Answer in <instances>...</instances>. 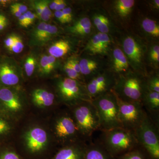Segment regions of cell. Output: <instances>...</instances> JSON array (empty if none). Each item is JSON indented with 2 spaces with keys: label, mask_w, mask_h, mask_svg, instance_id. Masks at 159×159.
Wrapping results in <instances>:
<instances>
[{
  "label": "cell",
  "mask_w": 159,
  "mask_h": 159,
  "mask_svg": "<svg viewBox=\"0 0 159 159\" xmlns=\"http://www.w3.org/2000/svg\"><path fill=\"white\" fill-rule=\"evenodd\" d=\"M7 18L5 16L2 14H0V24H1L4 21L7 20Z\"/></svg>",
  "instance_id": "48"
},
{
  "label": "cell",
  "mask_w": 159,
  "mask_h": 159,
  "mask_svg": "<svg viewBox=\"0 0 159 159\" xmlns=\"http://www.w3.org/2000/svg\"><path fill=\"white\" fill-rule=\"evenodd\" d=\"M54 133L57 139L67 144L80 141L82 138L72 115L65 114L56 119Z\"/></svg>",
  "instance_id": "9"
},
{
  "label": "cell",
  "mask_w": 159,
  "mask_h": 159,
  "mask_svg": "<svg viewBox=\"0 0 159 159\" xmlns=\"http://www.w3.org/2000/svg\"><path fill=\"white\" fill-rule=\"evenodd\" d=\"M12 6L15 7L20 13L23 14L27 12L28 10V7L24 4L20 3H15L12 4Z\"/></svg>",
  "instance_id": "41"
},
{
  "label": "cell",
  "mask_w": 159,
  "mask_h": 159,
  "mask_svg": "<svg viewBox=\"0 0 159 159\" xmlns=\"http://www.w3.org/2000/svg\"><path fill=\"white\" fill-rule=\"evenodd\" d=\"M60 0H54L49 4V8L51 10H55L58 4H59Z\"/></svg>",
  "instance_id": "46"
},
{
  "label": "cell",
  "mask_w": 159,
  "mask_h": 159,
  "mask_svg": "<svg viewBox=\"0 0 159 159\" xmlns=\"http://www.w3.org/2000/svg\"><path fill=\"white\" fill-rule=\"evenodd\" d=\"M93 22L94 25L100 33L107 34L109 31V20L105 16L100 14L95 15Z\"/></svg>",
  "instance_id": "29"
},
{
  "label": "cell",
  "mask_w": 159,
  "mask_h": 159,
  "mask_svg": "<svg viewBox=\"0 0 159 159\" xmlns=\"http://www.w3.org/2000/svg\"><path fill=\"white\" fill-rule=\"evenodd\" d=\"M64 71L65 73L66 74L67 77L70 78L71 79L75 80L80 82L84 83V80L81 77L80 74H78L75 70L73 69V68L71 66L68 61H67L64 65L63 67Z\"/></svg>",
  "instance_id": "30"
},
{
  "label": "cell",
  "mask_w": 159,
  "mask_h": 159,
  "mask_svg": "<svg viewBox=\"0 0 159 159\" xmlns=\"http://www.w3.org/2000/svg\"><path fill=\"white\" fill-rule=\"evenodd\" d=\"M24 138L26 148L32 153L43 151L48 143V133L40 127L35 126L30 129L26 132Z\"/></svg>",
  "instance_id": "12"
},
{
  "label": "cell",
  "mask_w": 159,
  "mask_h": 159,
  "mask_svg": "<svg viewBox=\"0 0 159 159\" xmlns=\"http://www.w3.org/2000/svg\"><path fill=\"white\" fill-rule=\"evenodd\" d=\"M92 102L98 113L101 131L122 127L116 97L112 91L93 99Z\"/></svg>",
  "instance_id": "4"
},
{
  "label": "cell",
  "mask_w": 159,
  "mask_h": 159,
  "mask_svg": "<svg viewBox=\"0 0 159 159\" xmlns=\"http://www.w3.org/2000/svg\"><path fill=\"white\" fill-rule=\"evenodd\" d=\"M71 107L72 116L83 139H90L95 131L100 130L99 116L92 101H83Z\"/></svg>",
  "instance_id": "3"
},
{
  "label": "cell",
  "mask_w": 159,
  "mask_h": 159,
  "mask_svg": "<svg viewBox=\"0 0 159 159\" xmlns=\"http://www.w3.org/2000/svg\"><path fill=\"white\" fill-rule=\"evenodd\" d=\"M116 159H151L141 145L117 157Z\"/></svg>",
  "instance_id": "27"
},
{
  "label": "cell",
  "mask_w": 159,
  "mask_h": 159,
  "mask_svg": "<svg viewBox=\"0 0 159 159\" xmlns=\"http://www.w3.org/2000/svg\"><path fill=\"white\" fill-rule=\"evenodd\" d=\"M11 130L12 125L10 119L0 112V143L9 136Z\"/></svg>",
  "instance_id": "26"
},
{
  "label": "cell",
  "mask_w": 159,
  "mask_h": 159,
  "mask_svg": "<svg viewBox=\"0 0 159 159\" xmlns=\"http://www.w3.org/2000/svg\"><path fill=\"white\" fill-rule=\"evenodd\" d=\"M146 79L147 89L149 90L159 93V77L157 74L152 75Z\"/></svg>",
  "instance_id": "32"
},
{
  "label": "cell",
  "mask_w": 159,
  "mask_h": 159,
  "mask_svg": "<svg viewBox=\"0 0 159 159\" xmlns=\"http://www.w3.org/2000/svg\"><path fill=\"white\" fill-rule=\"evenodd\" d=\"M111 45V39L107 34L99 32L89 41L85 49L92 54H104L108 53Z\"/></svg>",
  "instance_id": "16"
},
{
  "label": "cell",
  "mask_w": 159,
  "mask_h": 159,
  "mask_svg": "<svg viewBox=\"0 0 159 159\" xmlns=\"http://www.w3.org/2000/svg\"><path fill=\"white\" fill-rule=\"evenodd\" d=\"M116 78L107 73L97 74L85 83L86 89L92 100L112 90Z\"/></svg>",
  "instance_id": "11"
},
{
  "label": "cell",
  "mask_w": 159,
  "mask_h": 159,
  "mask_svg": "<svg viewBox=\"0 0 159 159\" xmlns=\"http://www.w3.org/2000/svg\"><path fill=\"white\" fill-rule=\"evenodd\" d=\"M79 64L81 75L88 77L89 80L97 74L96 72L99 64L94 60L91 58H83L80 61Z\"/></svg>",
  "instance_id": "22"
},
{
  "label": "cell",
  "mask_w": 159,
  "mask_h": 159,
  "mask_svg": "<svg viewBox=\"0 0 159 159\" xmlns=\"http://www.w3.org/2000/svg\"><path fill=\"white\" fill-rule=\"evenodd\" d=\"M67 61H68L70 64L71 66L73 68V69H74L78 74L81 75V74H80V66L79 61L77 60V58H74V57H71L70 58H69V59Z\"/></svg>",
  "instance_id": "38"
},
{
  "label": "cell",
  "mask_w": 159,
  "mask_h": 159,
  "mask_svg": "<svg viewBox=\"0 0 159 159\" xmlns=\"http://www.w3.org/2000/svg\"><path fill=\"white\" fill-rule=\"evenodd\" d=\"M24 103L20 96L11 88L0 86V112L9 119L23 111Z\"/></svg>",
  "instance_id": "8"
},
{
  "label": "cell",
  "mask_w": 159,
  "mask_h": 159,
  "mask_svg": "<svg viewBox=\"0 0 159 159\" xmlns=\"http://www.w3.org/2000/svg\"><path fill=\"white\" fill-rule=\"evenodd\" d=\"M7 23H8V21H7V20L4 21H3L0 24V31L4 30L6 28V27L7 25Z\"/></svg>",
  "instance_id": "47"
},
{
  "label": "cell",
  "mask_w": 159,
  "mask_h": 159,
  "mask_svg": "<svg viewBox=\"0 0 159 159\" xmlns=\"http://www.w3.org/2000/svg\"><path fill=\"white\" fill-rule=\"evenodd\" d=\"M24 48V44L21 38L15 34L14 43L9 51L16 54L22 52Z\"/></svg>",
  "instance_id": "35"
},
{
  "label": "cell",
  "mask_w": 159,
  "mask_h": 159,
  "mask_svg": "<svg viewBox=\"0 0 159 159\" xmlns=\"http://www.w3.org/2000/svg\"><path fill=\"white\" fill-rule=\"evenodd\" d=\"M115 95L119 106V119L122 127L134 131L145 118L147 112L141 102H126Z\"/></svg>",
  "instance_id": "7"
},
{
  "label": "cell",
  "mask_w": 159,
  "mask_h": 159,
  "mask_svg": "<svg viewBox=\"0 0 159 159\" xmlns=\"http://www.w3.org/2000/svg\"><path fill=\"white\" fill-rule=\"evenodd\" d=\"M66 6L67 4L65 1L63 0H60L59 4L56 7L55 10V11H62L63 9L66 7Z\"/></svg>",
  "instance_id": "43"
},
{
  "label": "cell",
  "mask_w": 159,
  "mask_h": 159,
  "mask_svg": "<svg viewBox=\"0 0 159 159\" xmlns=\"http://www.w3.org/2000/svg\"><path fill=\"white\" fill-rule=\"evenodd\" d=\"M142 104L145 110L148 111L151 119L159 124V93L147 89L142 98Z\"/></svg>",
  "instance_id": "17"
},
{
  "label": "cell",
  "mask_w": 159,
  "mask_h": 159,
  "mask_svg": "<svg viewBox=\"0 0 159 159\" xmlns=\"http://www.w3.org/2000/svg\"><path fill=\"white\" fill-rule=\"evenodd\" d=\"M56 59L51 55H42L39 62V74L42 76H47L52 73L57 66Z\"/></svg>",
  "instance_id": "21"
},
{
  "label": "cell",
  "mask_w": 159,
  "mask_h": 159,
  "mask_svg": "<svg viewBox=\"0 0 159 159\" xmlns=\"http://www.w3.org/2000/svg\"><path fill=\"white\" fill-rule=\"evenodd\" d=\"M56 89L60 101L70 107L83 101H92L85 84L67 77L57 80Z\"/></svg>",
  "instance_id": "6"
},
{
  "label": "cell",
  "mask_w": 159,
  "mask_h": 159,
  "mask_svg": "<svg viewBox=\"0 0 159 159\" xmlns=\"http://www.w3.org/2000/svg\"><path fill=\"white\" fill-rule=\"evenodd\" d=\"M122 48L129 65L140 74V71L143 70L145 53L142 44L134 37L128 36L123 40Z\"/></svg>",
  "instance_id": "10"
},
{
  "label": "cell",
  "mask_w": 159,
  "mask_h": 159,
  "mask_svg": "<svg viewBox=\"0 0 159 159\" xmlns=\"http://www.w3.org/2000/svg\"><path fill=\"white\" fill-rule=\"evenodd\" d=\"M36 64V60L33 56H29L26 59L24 64V68L28 77H31L34 73Z\"/></svg>",
  "instance_id": "31"
},
{
  "label": "cell",
  "mask_w": 159,
  "mask_h": 159,
  "mask_svg": "<svg viewBox=\"0 0 159 159\" xmlns=\"http://www.w3.org/2000/svg\"><path fill=\"white\" fill-rule=\"evenodd\" d=\"M61 11L66 20L67 22L69 23L73 19V12H72V9L70 7H66Z\"/></svg>",
  "instance_id": "39"
},
{
  "label": "cell",
  "mask_w": 159,
  "mask_h": 159,
  "mask_svg": "<svg viewBox=\"0 0 159 159\" xmlns=\"http://www.w3.org/2000/svg\"><path fill=\"white\" fill-rule=\"evenodd\" d=\"M10 10H11V13H12L15 16L18 18H19L20 16L22 15V14L20 13L15 7L12 6V5H11V6H10Z\"/></svg>",
  "instance_id": "45"
},
{
  "label": "cell",
  "mask_w": 159,
  "mask_h": 159,
  "mask_svg": "<svg viewBox=\"0 0 159 159\" xmlns=\"http://www.w3.org/2000/svg\"><path fill=\"white\" fill-rule=\"evenodd\" d=\"M111 66L112 70L119 76L129 72V64L122 50L116 48L113 50L111 56Z\"/></svg>",
  "instance_id": "18"
},
{
  "label": "cell",
  "mask_w": 159,
  "mask_h": 159,
  "mask_svg": "<svg viewBox=\"0 0 159 159\" xmlns=\"http://www.w3.org/2000/svg\"><path fill=\"white\" fill-rule=\"evenodd\" d=\"M0 159H22L14 150L7 148H0Z\"/></svg>",
  "instance_id": "34"
},
{
  "label": "cell",
  "mask_w": 159,
  "mask_h": 159,
  "mask_svg": "<svg viewBox=\"0 0 159 159\" xmlns=\"http://www.w3.org/2000/svg\"><path fill=\"white\" fill-rule=\"evenodd\" d=\"M134 3L133 0H119L115 2V9L119 15L126 17L131 13Z\"/></svg>",
  "instance_id": "25"
},
{
  "label": "cell",
  "mask_w": 159,
  "mask_h": 159,
  "mask_svg": "<svg viewBox=\"0 0 159 159\" xmlns=\"http://www.w3.org/2000/svg\"><path fill=\"white\" fill-rule=\"evenodd\" d=\"M58 32L56 26L41 22L31 33V43L33 45L41 46L47 43L56 36Z\"/></svg>",
  "instance_id": "14"
},
{
  "label": "cell",
  "mask_w": 159,
  "mask_h": 159,
  "mask_svg": "<svg viewBox=\"0 0 159 159\" xmlns=\"http://www.w3.org/2000/svg\"><path fill=\"white\" fill-rule=\"evenodd\" d=\"M38 2L41 8L43 14L49 20L52 15L51 10L49 8L50 2L48 1H39Z\"/></svg>",
  "instance_id": "36"
},
{
  "label": "cell",
  "mask_w": 159,
  "mask_h": 159,
  "mask_svg": "<svg viewBox=\"0 0 159 159\" xmlns=\"http://www.w3.org/2000/svg\"><path fill=\"white\" fill-rule=\"evenodd\" d=\"M142 27L147 34L154 38H159V26L155 21L145 18L142 20Z\"/></svg>",
  "instance_id": "28"
},
{
  "label": "cell",
  "mask_w": 159,
  "mask_h": 159,
  "mask_svg": "<svg viewBox=\"0 0 159 159\" xmlns=\"http://www.w3.org/2000/svg\"><path fill=\"white\" fill-rule=\"evenodd\" d=\"M23 14L25 18L28 26L33 24L35 20V18L37 17L36 14L30 11H28Z\"/></svg>",
  "instance_id": "37"
},
{
  "label": "cell",
  "mask_w": 159,
  "mask_h": 159,
  "mask_svg": "<svg viewBox=\"0 0 159 159\" xmlns=\"http://www.w3.org/2000/svg\"><path fill=\"white\" fill-rule=\"evenodd\" d=\"M19 23V25L24 28H27L28 27V24L26 22L24 14L22 15L19 18H18Z\"/></svg>",
  "instance_id": "44"
},
{
  "label": "cell",
  "mask_w": 159,
  "mask_h": 159,
  "mask_svg": "<svg viewBox=\"0 0 159 159\" xmlns=\"http://www.w3.org/2000/svg\"><path fill=\"white\" fill-rule=\"evenodd\" d=\"M54 15L60 22L62 23V24L67 23L64 16L63 14L62 11H55V12H54Z\"/></svg>",
  "instance_id": "42"
},
{
  "label": "cell",
  "mask_w": 159,
  "mask_h": 159,
  "mask_svg": "<svg viewBox=\"0 0 159 159\" xmlns=\"http://www.w3.org/2000/svg\"><path fill=\"white\" fill-rule=\"evenodd\" d=\"M91 30L92 23L88 17H83L78 20L69 29L71 33L79 35H87L90 33Z\"/></svg>",
  "instance_id": "24"
},
{
  "label": "cell",
  "mask_w": 159,
  "mask_h": 159,
  "mask_svg": "<svg viewBox=\"0 0 159 159\" xmlns=\"http://www.w3.org/2000/svg\"><path fill=\"white\" fill-rule=\"evenodd\" d=\"M83 159H116L109 153L99 142L87 145Z\"/></svg>",
  "instance_id": "20"
},
{
  "label": "cell",
  "mask_w": 159,
  "mask_h": 159,
  "mask_svg": "<svg viewBox=\"0 0 159 159\" xmlns=\"http://www.w3.org/2000/svg\"><path fill=\"white\" fill-rule=\"evenodd\" d=\"M70 49V45L69 42L61 39L53 43L49 48L48 52L50 55L57 58L66 55Z\"/></svg>",
  "instance_id": "23"
},
{
  "label": "cell",
  "mask_w": 159,
  "mask_h": 159,
  "mask_svg": "<svg viewBox=\"0 0 159 159\" xmlns=\"http://www.w3.org/2000/svg\"><path fill=\"white\" fill-rule=\"evenodd\" d=\"M15 34H11L8 36L4 41V43L6 48L10 50L14 43Z\"/></svg>",
  "instance_id": "40"
},
{
  "label": "cell",
  "mask_w": 159,
  "mask_h": 159,
  "mask_svg": "<svg viewBox=\"0 0 159 159\" xmlns=\"http://www.w3.org/2000/svg\"><path fill=\"white\" fill-rule=\"evenodd\" d=\"M158 126L147 113L134 131L139 145L145 149L151 159H159Z\"/></svg>",
  "instance_id": "5"
},
{
  "label": "cell",
  "mask_w": 159,
  "mask_h": 159,
  "mask_svg": "<svg viewBox=\"0 0 159 159\" xmlns=\"http://www.w3.org/2000/svg\"><path fill=\"white\" fill-rule=\"evenodd\" d=\"M102 132L99 141L112 156L118 157L139 146L134 131L118 127Z\"/></svg>",
  "instance_id": "1"
},
{
  "label": "cell",
  "mask_w": 159,
  "mask_h": 159,
  "mask_svg": "<svg viewBox=\"0 0 159 159\" xmlns=\"http://www.w3.org/2000/svg\"><path fill=\"white\" fill-rule=\"evenodd\" d=\"M87 145L83 141L65 145L52 159H83Z\"/></svg>",
  "instance_id": "15"
},
{
  "label": "cell",
  "mask_w": 159,
  "mask_h": 159,
  "mask_svg": "<svg viewBox=\"0 0 159 159\" xmlns=\"http://www.w3.org/2000/svg\"><path fill=\"white\" fill-rule=\"evenodd\" d=\"M21 79L20 68L15 61H5L0 64V86L12 88Z\"/></svg>",
  "instance_id": "13"
},
{
  "label": "cell",
  "mask_w": 159,
  "mask_h": 159,
  "mask_svg": "<svg viewBox=\"0 0 159 159\" xmlns=\"http://www.w3.org/2000/svg\"><path fill=\"white\" fill-rule=\"evenodd\" d=\"M145 79L142 74L128 72L117 77L112 91L123 101L142 103L147 89Z\"/></svg>",
  "instance_id": "2"
},
{
  "label": "cell",
  "mask_w": 159,
  "mask_h": 159,
  "mask_svg": "<svg viewBox=\"0 0 159 159\" xmlns=\"http://www.w3.org/2000/svg\"><path fill=\"white\" fill-rule=\"evenodd\" d=\"M31 98L34 105L42 108L53 105L55 100V96L53 93L42 89H36L33 91Z\"/></svg>",
  "instance_id": "19"
},
{
  "label": "cell",
  "mask_w": 159,
  "mask_h": 159,
  "mask_svg": "<svg viewBox=\"0 0 159 159\" xmlns=\"http://www.w3.org/2000/svg\"><path fill=\"white\" fill-rule=\"evenodd\" d=\"M148 59L154 66H158L159 63V46L154 44L150 48L148 53Z\"/></svg>",
  "instance_id": "33"
}]
</instances>
